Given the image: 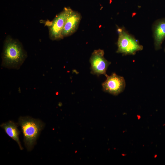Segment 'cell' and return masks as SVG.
<instances>
[{
  "label": "cell",
  "mask_w": 165,
  "mask_h": 165,
  "mask_svg": "<svg viewBox=\"0 0 165 165\" xmlns=\"http://www.w3.org/2000/svg\"><path fill=\"white\" fill-rule=\"evenodd\" d=\"M27 57L21 43L8 36L5 41L2 53V66L9 68L19 69Z\"/></svg>",
  "instance_id": "obj_1"
},
{
  "label": "cell",
  "mask_w": 165,
  "mask_h": 165,
  "mask_svg": "<svg viewBox=\"0 0 165 165\" xmlns=\"http://www.w3.org/2000/svg\"><path fill=\"white\" fill-rule=\"evenodd\" d=\"M18 123L21 128L25 145L28 151H31L44 127V123L40 120L28 116L20 117Z\"/></svg>",
  "instance_id": "obj_2"
},
{
  "label": "cell",
  "mask_w": 165,
  "mask_h": 165,
  "mask_svg": "<svg viewBox=\"0 0 165 165\" xmlns=\"http://www.w3.org/2000/svg\"><path fill=\"white\" fill-rule=\"evenodd\" d=\"M119 37L116 52L124 55H134L136 52L143 49V46L138 41L130 35L124 28L118 29Z\"/></svg>",
  "instance_id": "obj_3"
},
{
  "label": "cell",
  "mask_w": 165,
  "mask_h": 165,
  "mask_svg": "<svg viewBox=\"0 0 165 165\" xmlns=\"http://www.w3.org/2000/svg\"><path fill=\"white\" fill-rule=\"evenodd\" d=\"M71 9L70 7H65L48 25L49 37L52 40H58L63 38L62 33L66 19Z\"/></svg>",
  "instance_id": "obj_4"
},
{
  "label": "cell",
  "mask_w": 165,
  "mask_h": 165,
  "mask_svg": "<svg viewBox=\"0 0 165 165\" xmlns=\"http://www.w3.org/2000/svg\"><path fill=\"white\" fill-rule=\"evenodd\" d=\"M104 55V50L100 49L95 50L92 53L90 59L91 74L97 75H107L106 72L111 62L105 58Z\"/></svg>",
  "instance_id": "obj_5"
},
{
  "label": "cell",
  "mask_w": 165,
  "mask_h": 165,
  "mask_svg": "<svg viewBox=\"0 0 165 165\" xmlns=\"http://www.w3.org/2000/svg\"><path fill=\"white\" fill-rule=\"evenodd\" d=\"M106 79L102 84L103 89L105 92L117 95L124 90L126 83L124 78L115 73L110 75H107Z\"/></svg>",
  "instance_id": "obj_6"
},
{
  "label": "cell",
  "mask_w": 165,
  "mask_h": 165,
  "mask_svg": "<svg viewBox=\"0 0 165 165\" xmlns=\"http://www.w3.org/2000/svg\"><path fill=\"white\" fill-rule=\"evenodd\" d=\"M81 18L80 13L71 9L62 33L63 38L71 35L77 31Z\"/></svg>",
  "instance_id": "obj_7"
},
{
  "label": "cell",
  "mask_w": 165,
  "mask_h": 165,
  "mask_svg": "<svg viewBox=\"0 0 165 165\" xmlns=\"http://www.w3.org/2000/svg\"><path fill=\"white\" fill-rule=\"evenodd\" d=\"M154 45L156 50L161 48V45L165 38V19L157 21L153 28Z\"/></svg>",
  "instance_id": "obj_8"
},
{
  "label": "cell",
  "mask_w": 165,
  "mask_h": 165,
  "mask_svg": "<svg viewBox=\"0 0 165 165\" xmlns=\"http://www.w3.org/2000/svg\"><path fill=\"white\" fill-rule=\"evenodd\" d=\"M9 136L15 141L21 150L23 149L20 143L19 135L20 131L17 128V124L14 122L9 121L3 123L0 125Z\"/></svg>",
  "instance_id": "obj_9"
},
{
  "label": "cell",
  "mask_w": 165,
  "mask_h": 165,
  "mask_svg": "<svg viewBox=\"0 0 165 165\" xmlns=\"http://www.w3.org/2000/svg\"><path fill=\"white\" fill-rule=\"evenodd\" d=\"M164 51H165V50H164Z\"/></svg>",
  "instance_id": "obj_10"
}]
</instances>
